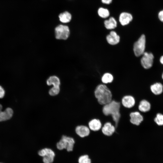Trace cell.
<instances>
[{"label":"cell","instance_id":"1","mask_svg":"<svg viewBox=\"0 0 163 163\" xmlns=\"http://www.w3.org/2000/svg\"><path fill=\"white\" fill-rule=\"evenodd\" d=\"M121 102L112 100L109 103L103 106L102 112L106 116H110L113 122V125L115 128L117 126L121 117L120 109Z\"/></svg>","mask_w":163,"mask_h":163},{"label":"cell","instance_id":"2","mask_svg":"<svg viewBox=\"0 0 163 163\" xmlns=\"http://www.w3.org/2000/svg\"><path fill=\"white\" fill-rule=\"evenodd\" d=\"M94 95L98 103L104 105L112 100V95L110 90L106 84H100L96 87Z\"/></svg>","mask_w":163,"mask_h":163},{"label":"cell","instance_id":"3","mask_svg":"<svg viewBox=\"0 0 163 163\" xmlns=\"http://www.w3.org/2000/svg\"><path fill=\"white\" fill-rule=\"evenodd\" d=\"M75 143V140L72 137L63 135L56 145L59 150L66 149L67 151L70 152L73 150Z\"/></svg>","mask_w":163,"mask_h":163},{"label":"cell","instance_id":"4","mask_svg":"<svg viewBox=\"0 0 163 163\" xmlns=\"http://www.w3.org/2000/svg\"><path fill=\"white\" fill-rule=\"evenodd\" d=\"M145 36L142 34L133 45V51L136 56L139 57L143 55L145 52Z\"/></svg>","mask_w":163,"mask_h":163},{"label":"cell","instance_id":"5","mask_svg":"<svg viewBox=\"0 0 163 163\" xmlns=\"http://www.w3.org/2000/svg\"><path fill=\"white\" fill-rule=\"evenodd\" d=\"M70 34V30L67 26L60 24L57 26L55 29V37L57 39L67 40Z\"/></svg>","mask_w":163,"mask_h":163},{"label":"cell","instance_id":"6","mask_svg":"<svg viewBox=\"0 0 163 163\" xmlns=\"http://www.w3.org/2000/svg\"><path fill=\"white\" fill-rule=\"evenodd\" d=\"M38 154L43 157L44 163H52L55 156L54 152L51 149L45 148L40 150Z\"/></svg>","mask_w":163,"mask_h":163},{"label":"cell","instance_id":"7","mask_svg":"<svg viewBox=\"0 0 163 163\" xmlns=\"http://www.w3.org/2000/svg\"><path fill=\"white\" fill-rule=\"evenodd\" d=\"M142 55L141 60L142 66L145 69L150 68L152 66L153 55L152 53L147 52H145Z\"/></svg>","mask_w":163,"mask_h":163},{"label":"cell","instance_id":"8","mask_svg":"<svg viewBox=\"0 0 163 163\" xmlns=\"http://www.w3.org/2000/svg\"><path fill=\"white\" fill-rule=\"evenodd\" d=\"M133 19V17L132 14L127 12L121 13L119 17V22L123 26L128 25Z\"/></svg>","mask_w":163,"mask_h":163},{"label":"cell","instance_id":"9","mask_svg":"<svg viewBox=\"0 0 163 163\" xmlns=\"http://www.w3.org/2000/svg\"><path fill=\"white\" fill-rule=\"evenodd\" d=\"M76 133L81 138H84L88 136L90 133V130L88 127L86 125L80 124L78 125L75 128Z\"/></svg>","mask_w":163,"mask_h":163},{"label":"cell","instance_id":"10","mask_svg":"<svg viewBox=\"0 0 163 163\" xmlns=\"http://www.w3.org/2000/svg\"><path fill=\"white\" fill-rule=\"evenodd\" d=\"M130 123L136 126H139L143 120L142 115L139 111L131 112L129 114Z\"/></svg>","mask_w":163,"mask_h":163},{"label":"cell","instance_id":"11","mask_svg":"<svg viewBox=\"0 0 163 163\" xmlns=\"http://www.w3.org/2000/svg\"><path fill=\"white\" fill-rule=\"evenodd\" d=\"M116 128L110 122H107L102 126L101 130L102 133L105 136H112L115 131Z\"/></svg>","mask_w":163,"mask_h":163},{"label":"cell","instance_id":"12","mask_svg":"<svg viewBox=\"0 0 163 163\" xmlns=\"http://www.w3.org/2000/svg\"><path fill=\"white\" fill-rule=\"evenodd\" d=\"M2 106L0 104V122L10 119L12 117L13 114L12 109L10 107L6 108L3 111L2 110Z\"/></svg>","mask_w":163,"mask_h":163},{"label":"cell","instance_id":"13","mask_svg":"<svg viewBox=\"0 0 163 163\" xmlns=\"http://www.w3.org/2000/svg\"><path fill=\"white\" fill-rule=\"evenodd\" d=\"M122 105L125 108H131L133 107L135 104L134 98L130 95H126L122 98L121 102Z\"/></svg>","mask_w":163,"mask_h":163},{"label":"cell","instance_id":"14","mask_svg":"<svg viewBox=\"0 0 163 163\" xmlns=\"http://www.w3.org/2000/svg\"><path fill=\"white\" fill-rule=\"evenodd\" d=\"M88 126L90 130L93 131H97L101 129L102 125L100 120L96 118H94L89 121L88 123Z\"/></svg>","mask_w":163,"mask_h":163},{"label":"cell","instance_id":"15","mask_svg":"<svg viewBox=\"0 0 163 163\" xmlns=\"http://www.w3.org/2000/svg\"><path fill=\"white\" fill-rule=\"evenodd\" d=\"M107 42L111 45H115L120 42V37L114 31H111L106 37Z\"/></svg>","mask_w":163,"mask_h":163},{"label":"cell","instance_id":"16","mask_svg":"<svg viewBox=\"0 0 163 163\" xmlns=\"http://www.w3.org/2000/svg\"><path fill=\"white\" fill-rule=\"evenodd\" d=\"M151 108V104L148 100L143 99L139 102L138 106L139 111L142 113H146L149 111Z\"/></svg>","mask_w":163,"mask_h":163},{"label":"cell","instance_id":"17","mask_svg":"<svg viewBox=\"0 0 163 163\" xmlns=\"http://www.w3.org/2000/svg\"><path fill=\"white\" fill-rule=\"evenodd\" d=\"M104 26L108 30H112L115 28L117 26V21L115 18L111 17L104 21Z\"/></svg>","mask_w":163,"mask_h":163},{"label":"cell","instance_id":"18","mask_svg":"<svg viewBox=\"0 0 163 163\" xmlns=\"http://www.w3.org/2000/svg\"><path fill=\"white\" fill-rule=\"evenodd\" d=\"M150 90L152 92L156 95L161 94L163 90V86L160 83H156L150 86Z\"/></svg>","mask_w":163,"mask_h":163},{"label":"cell","instance_id":"19","mask_svg":"<svg viewBox=\"0 0 163 163\" xmlns=\"http://www.w3.org/2000/svg\"><path fill=\"white\" fill-rule=\"evenodd\" d=\"M47 85L48 86L53 85V86H60V81L59 78L55 75L50 77L46 81Z\"/></svg>","mask_w":163,"mask_h":163},{"label":"cell","instance_id":"20","mask_svg":"<svg viewBox=\"0 0 163 163\" xmlns=\"http://www.w3.org/2000/svg\"><path fill=\"white\" fill-rule=\"evenodd\" d=\"M59 17L60 21L64 23L69 22L72 18L71 14L68 11H65L60 14Z\"/></svg>","mask_w":163,"mask_h":163},{"label":"cell","instance_id":"21","mask_svg":"<svg viewBox=\"0 0 163 163\" xmlns=\"http://www.w3.org/2000/svg\"><path fill=\"white\" fill-rule=\"evenodd\" d=\"M97 13L99 17L103 19L108 18L109 17L110 14L108 9L103 7H100L98 8Z\"/></svg>","mask_w":163,"mask_h":163},{"label":"cell","instance_id":"22","mask_svg":"<svg viewBox=\"0 0 163 163\" xmlns=\"http://www.w3.org/2000/svg\"><path fill=\"white\" fill-rule=\"evenodd\" d=\"M113 80V75L110 73H105L101 78L102 83L104 84H107L111 83Z\"/></svg>","mask_w":163,"mask_h":163},{"label":"cell","instance_id":"23","mask_svg":"<svg viewBox=\"0 0 163 163\" xmlns=\"http://www.w3.org/2000/svg\"><path fill=\"white\" fill-rule=\"evenodd\" d=\"M60 91V86H53L49 91V94L51 96H55L58 95Z\"/></svg>","mask_w":163,"mask_h":163},{"label":"cell","instance_id":"24","mask_svg":"<svg viewBox=\"0 0 163 163\" xmlns=\"http://www.w3.org/2000/svg\"><path fill=\"white\" fill-rule=\"evenodd\" d=\"M154 121L158 125H163V115L160 113H158L154 119Z\"/></svg>","mask_w":163,"mask_h":163},{"label":"cell","instance_id":"25","mask_svg":"<svg viewBox=\"0 0 163 163\" xmlns=\"http://www.w3.org/2000/svg\"><path fill=\"white\" fill-rule=\"evenodd\" d=\"M79 163H91V160L87 155L80 156L78 160Z\"/></svg>","mask_w":163,"mask_h":163},{"label":"cell","instance_id":"26","mask_svg":"<svg viewBox=\"0 0 163 163\" xmlns=\"http://www.w3.org/2000/svg\"><path fill=\"white\" fill-rule=\"evenodd\" d=\"M5 91L3 88L0 85V98H2L5 95Z\"/></svg>","mask_w":163,"mask_h":163},{"label":"cell","instance_id":"27","mask_svg":"<svg viewBox=\"0 0 163 163\" xmlns=\"http://www.w3.org/2000/svg\"><path fill=\"white\" fill-rule=\"evenodd\" d=\"M158 17L159 19L163 22V10L159 12L158 14Z\"/></svg>","mask_w":163,"mask_h":163},{"label":"cell","instance_id":"28","mask_svg":"<svg viewBox=\"0 0 163 163\" xmlns=\"http://www.w3.org/2000/svg\"><path fill=\"white\" fill-rule=\"evenodd\" d=\"M113 0H101V2L104 4L109 5L112 2Z\"/></svg>","mask_w":163,"mask_h":163},{"label":"cell","instance_id":"29","mask_svg":"<svg viewBox=\"0 0 163 163\" xmlns=\"http://www.w3.org/2000/svg\"><path fill=\"white\" fill-rule=\"evenodd\" d=\"M160 62L163 65V56L160 58Z\"/></svg>","mask_w":163,"mask_h":163},{"label":"cell","instance_id":"30","mask_svg":"<svg viewBox=\"0 0 163 163\" xmlns=\"http://www.w3.org/2000/svg\"><path fill=\"white\" fill-rule=\"evenodd\" d=\"M162 79H163V74H162Z\"/></svg>","mask_w":163,"mask_h":163},{"label":"cell","instance_id":"31","mask_svg":"<svg viewBox=\"0 0 163 163\" xmlns=\"http://www.w3.org/2000/svg\"></svg>","mask_w":163,"mask_h":163}]
</instances>
